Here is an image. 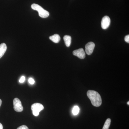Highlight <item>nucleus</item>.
Here are the masks:
<instances>
[{"mask_svg": "<svg viewBox=\"0 0 129 129\" xmlns=\"http://www.w3.org/2000/svg\"><path fill=\"white\" fill-rule=\"evenodd\" d=\"M29 82L31 84H34L35 83V81L32 78H30L28 80Z\"/></svg>", "mask_w": 129, "mask_h": 129, "instance_id": "14", "label": "nucleus"}, {"mask_svg": "<svg viewBox=\"0 0 129 129\" xmlns=\"http://www.w3.org/2000/svg\"><path fill=\"white\" fill-rule=\"evenodd\" d=\"M3 127L2 125L0 123V129H3Z\"/></svg>", "mask_w": 129, "mask_h": 129, "instance_id": "17", "label": "nucleus"}, {"mask_svg": "<svg viewBox=\"0 0 129 129\" xmlns=\"http://www.w3.org/2000/svg\"><path fill=\"white\" fill-rule=\"evenodd\" d=\"M50 39L54 43H57L60 41L61 38L60 35L57 34H55L49 37Z\"/></svg>", "mask_w": 129, "mask_h": 129, "instance_id": "9", "label": "nucleus"}, {"mask_svg": "<svg viewBox=\"0 0 129 129\" xmlns=\"http://www.w3.org/2000/svg\"><path fill=\"white\" fill-rule=\"evenodd\" d=\"M63 39L65 42V45L67 47H69L71 44L72 38L69 35H65L63 37Z\"/></svg>", "mask_w": 129, "mask_h": 129, "instance_id": "10", "label": "nucleus"}, {"mask_svg": "<svg viewBox=\"0 0 129 129\" xmlns=\"http://www.w3.org/2000/svg\"><path fill=\"white\" fill-rule=\"evenodd\" d=\"M17 129H29L27 126L25 125H22L20 127H19Z\"/></svg>", "mask_w": 129, "mask_h": 129, "instance_id": "15", "label": "nucleus"}, {"mask_svg": "<svg viewBox=\"0 0 129 129\" xmlns=\"http://www.w3.org/2000/svg\"><path fill=\"white\" fill-rule=\"evenodd\" d=\"M31 7L32 9L38 11L39 16L42 18H46L49 16V13L40 5L36 4H33L32 5Z\"/></svg>", "mask_w": 129, "mask_h": 129, "instance_id": "2", "label": "nucleus"}, {"mask_svg": "<svg viewBox=\"0 0 129 129\" xmlns=\"http://www.w3.org/2000/svg\"><path fill=\"white\" fill-rule=\"evenodd\" d=\"M25 80V77L24 76H23L21 77V79L19 80V82L20 83H23L24 82Z\"/></svg>", "mask_w": 129, "mask_h": 129, "instance_id": "13", "label": "nucleus"}, {"mask_svg": "<svg viewBox=\"0 0 129 129\" xmlns=\"http://www.w3.org/2000/svg\"><path fill=\"white\" fill-rule=\"evenodd\" d=\"M13 107L14 110L17 112H22L23 110V108L22 103L18 98H14L13 101Z\"/></svg>", "mask_w": 129, "mask_h": 129, "instance_id": "4", "label": "nucleus"}, {"mask_svg": "<svg viewBox=\"0 0 129 129\" xmlns=\"http://www.w3.org/2000/svg\"><path fill=\"white\" fill-rule=\"evenodd\" d=\"M2 104V100L0 99V107H1V106Z\"/></svg>", "mask_w": 129, "mask_h": 129, "instance_id": "18", "label": "nucleus"}, {"mask_svg": "<svg viewBox=\"0 0 129 129\" xmlns=\"http://www.w3.org/2000/svg\"><path fill=\"white\" fill-rule=\"evenodd\" d=\"M73 53L74 55L78 57L80 59H83L85 58V53L83 48H80L74 51Z\"/></svg>", "mask_w": 129, "mask_h": 129, "instance_id": "6", "label": "nucleus"}, {"mask_svg": "<svg viewBox=\"0 0 129 129\" xmlns=\"http://www.w3.org/2000/svg\"><path fill=\"white\" fill-rule=\"evenodd\" d=\"M111 23V19L108 16H105L103 18L101 21V27L104 29L108 28Z\"/></svg>", "mask_w": 129, "mask_h": 129, "instance_id": "5", "label": "nucleus"}, {"mask_svg": "<svg viewBox=\"0 0 129 129\" xmlns=\"http://www.w3.org/2000/svg\"><path fill=\"white\" fill-rule=\"evenodd\" d=\"M95 47L94 42H88L85 45V52L88 55H91L93 52Z\"/></svg>", "mask_w": 129, "mask_h": 129, "instance_id": "7", "label": "nucleus"}, {"mask_svg": "<svg viewBox=\"0 0 129 129\" xmlns=\"http://www.w3.org/2000/svg\"><path fill=\"white\" fill-rule=\"evenodd\" d=\"M111 119L110 118L107 119L104 123V125L102 129H109L111 125Z\"/></svg>", "mask_w": 129, "mask_h": 129, "instance_id": "11", "label": "nucleus"}, {"mask_svg": "<svg viewBox=\"0 0 129 129\" xmlns=\"http://www.w3.org/2000/svg\"><path fill=\"white\" fill-rule=\"evenodd\" d=\"M7 49V47L5 43H2L0 45V58L2 57Z\"/></svg>", "mask_w": 129, "mask_h": 129, "instance_id": "8", "label": "nucleus"}, {"mask_svg": "<svg viewBox=\"0 0 129 129\" xmlns=\"http://www.w3.org/2000/svg\"><path fill=\"white\" fill-rule=\"evenodd\" d=\"M44 107L42 104L39 103H35L32 104L31 109L32 113L35 116H38L40 112L43 110Z\"/></svg>", "mask_w": 129, "mask_h": 129, "instance_id": "3", "label": "nucleus"}, {"mask_svg": "<svg viewBox=\"0 0 129 129\" xmlns=\"http://www.w3.org/2000/svg\"><path fill=\"white\" fill-rule=\"evenodd\" d=\"M125 41L127 43H129V35L126 36L124 38Z\"/></svg>", "mask_w": 129, "mask_h": 129, "instance_id": "16", "label": "nucleus"}, {"mask_svg": "<svg viewBox=\"0 0 129 129\" xmlns=\"http://www.w3.org/2000/svg\"><path fill=\"white\" fill-rule=\"evenodd\" d=\"M127 104H128V105H129V102H127Z\"/></svg>", "mask_w": 129, "mask_h": 129, "instance_id": "19", "label": "nucleus"}, {"mask_svg": "<svg viewBox=\"0 0 129 129\" xmlns=\"http://www.w3.org/2000/svg\"><path fill=\"white\" fill-rule=\"evenodd\" d=\"M87 95L93 106L98 107L101 105V97L98 92L94 90H89L87 92Z\"/></svg>", "mask_w": 129, "mask_h": 129, "instance_id": "1", "label": "nucleus"}, {"mask_svg": "<svg viewBox=\"0 0 129 129\" xmlns=\"http://www.w3.org/2000/svg\"><path fill=\"white\" fill-rule=\"evenodd\" d=\"M79 108L78 106H75L73 108L72 112L74 115H76L79 113Z\"/></svg>", "mask_w": 129, "mask_h": 129, "instance_id": "12", "label": "nucleus"}]
</instances>
